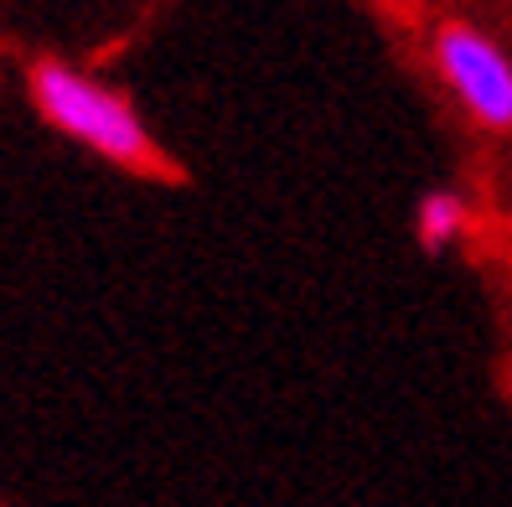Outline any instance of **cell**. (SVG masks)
<instances>
[{
  "instance_id": "cell-1",
  "label": "cell",
  "mask_w": 512,
  "mask_h": 507,
  "mask_svg": "<svg viewBox=\"0 0 512 507\" xmlns=\"http://www.w3.org/2000/svg\"><path fill=\"white\" fill-rule=\"evenodd\" d=\"M32 104L42 109V119L57 135L78 140L83 151H94L114 166H125V171H161L166 166L140 109L114 83L63 63V57H42L32 68Z\"/></svg>"
},
{
  "instance_id": "cell-2",
  "label": "cell",
  "mask_w": 512,
  "mask_h": 507,
  "mask_svg": "<svg viewBox=\"0 0 512 507\" xmlns=\"http://www.w3.org/2000/svg\"><path fill=\"white\" fill-rule=\"evenodd\" d=\"M435 73L487 135H512V57L471 21H440L430 37Z\"/></svg>"
},
{
  "instance_id": "cell-3",
  "label": "cell",
  "mask_w": 512,
  "mask_h": 507,
  "mask_svg": "<svg viewBox=\"0 0 512 507\" xmlns=\"http://www.w3.org/2000/svg\"><path fill=\"white\" fill-rule=\"evenodd\" d=\"M471 228V197L461 187H430L414 207V238L425 254H450Z\"/></svg>"
}]
</instances>
